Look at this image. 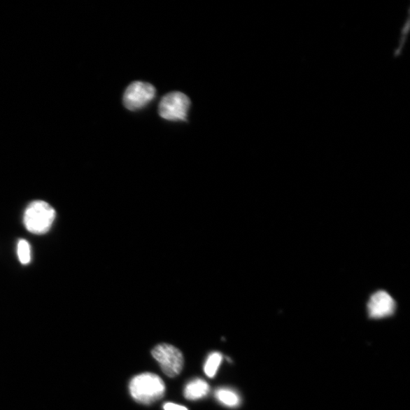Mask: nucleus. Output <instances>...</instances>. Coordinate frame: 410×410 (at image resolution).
<instances>
[{
  "mask_svg": "<svg viewBox=\"0 0 410 410\" xmlns=\"http://www.w3.org/2000/svg\"><path fill=\"white\" fill-rule=\"evenodd\" d=\"M156 90L153 85L142 82L132 83L123 96V104L131 111L141 110L153 101Z\"/></svg>",
  "mask_w": 410,
  "mask_h": 410,
  "instance_id": "nucleus-5",
  "label": "nucleus"
},
{
  "mask_svg": "<svg viewBox=\"0 0 410 410\" xmlns=\"http://www.w3.org/2000/svg\"><path fill=\"white\" fill-rule=\"evenodd\" d=\"M17 256H19L20 262L24 265L31 262V246L25 239H20L17 243Z\"/></svg>",
  "mask_w": 410,
  "mask_h": 410,
  "instance_id": "nucleus-10",
  "label": "nucleus"
},
{
  "mask_svg": "<svg viewBox=\"0 0 410 410\" xmlns=\"http://www.w3.org/2000/svg\"><path fill=\"white\" fill-rule=\"evenodd\" d=\"M222 360V355L218 352H213L209 355L204 368V372L208 377L213 378L215 376Z\"/></svg>",
  "mask_w": 410,
  "mask_h": 410,
  "instance_id": "nucleus-9",
  "label": "nucleus"
},
{
  "mask_svg": "<svg viewBox=\"0 0 410 410\" xmlns=\"http://www.w3.org/2000/svg\"><path fill=\"white\" fill-rule=\"evenodd\" d=\"M163 372L169 378H175L183 370L184 358L179 349L171 344H162L151 351Z\"/></svg>",
  "mask_w": 410,
  "mask_h": 410,
  "instance_id": "nucleus-4",
  "label": "nucleus"
},
{
  "mask_svg": "<svg viewBox=\"0 0 410 410\" xmlns=\"http://www.w3.org/2000/svg\"><path fill=\"white\" fill-rule=\"evenodd\" d=\"M56 218V211L46 202H32L24 213V225L30 233L43 235L52 227Z\"/></svg>",
  "mask_w": 410,
  "mask_h": 410,
  "instance_id": "nucleus-2",
  "label": "nucleus"
},
{
  "mask_svg": "<svg viewBox=\"0 0 410 410\" xmlns=\"http://www.w3.org/2000/svg\"><path fill=\"white\" fill-rule=\"evenodd\" d=\"M166 387L164 381L153 373H143L134 377L129 383L132 397L137 403L150 405L164 397Z\"/></svg>",
  "mask_w": 410,
  "mask_h": 410,
  "instance_id": "nucleus-1",
  "label": "nucleus"
},
{
  "mask_svg": "<svg viewBox=\"0 0 410 410\" xmlns=\"http://www.w3.org/2000/svg\"><path fill=\"white\" fill-rule=\"evenodd\" d=\"M395 301L386 291L374 292L368 303L369 316L382 318L391 316L395 311Z\"/></svg>",
  "mask_w": 410,
  "mask_h": 410,
  "instance_id": "nucleus-6",
  "label": "nucleus"
},
{
  "mask_svg": "<svg viewBox=\"0 0 410 410\" xmlns=\"http://www.w3.org/2000/svg\"><path fill=\"white\" fill-rule=\"evenodd\" d=\"M215 397L220 402L227 407H236L240 404V398L236 392L228 388H218L215 391Z\"/></svg>",
  "mask_w": 410,
  "mask_h": 410,
  "instance_id": "nucleus-8",
  "label": "nucleus"
},
{
  "mask_svg": "<svg viewBox=\"0 0 410 410\" xmlns=\"http://www.w3.org/2000/svg\"><path fill=\"white\" fill-rule=\"evenodd\" d=\"M190 98L182 92H171L160 101L158 113L160 118L169 121H186L190 108Z\"/></svg>",
  "mask_w": 410,
  "mask_h": 410,
  "instance_id": "nucleus-3",
  "label": "nucleus"
},
{
  "mask_svg": "<svg viewBox=\"0 0 410 410\" xmlns=\"http://www.w3.org/2000/svg\"><path fill=\"white\" fill-rule=\"evenodd\" d=\"M164 410H188L185 407L173 403H167L164 405Z\"/></svg>",
  "mask_w": 410,
  "mask_h": 410,
  "instance_id": "nucleus-11",
  "label": "nucleus"
},
{
  "mask_svg": "<svg viewBox=\"0 0 410 410\" xmlns=\"http://www.w3.org/2000/svg\"><path fill=\"white\" fill-rule=\"evenodd\" d=\"M210 392V386L206 381L195 379L186 385L184 397L189 400H196L206 397Z\"/></svg>",
  "mask_w": 410,
  "mask_h": 410,
  "instance_id": "nucleus-7",
  "label": "nucleus"
}]
</instances>
